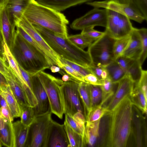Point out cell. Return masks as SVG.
<instances>
[{
	"label": "cell",
	"mask_w": 147,
	"mask_h": 147,
	"mask_svg": "<svg viewBox=\"0 0 147 147\" xmlns=\"http://www.w3.org/2000/svg\"><path fill=\"white\" fill-rule=\"evenodd\" d=\"M133 105L128 96L109 114L108 129L103 146H126L131 134Z\"/></svg>",
	"instance_id": "cell-1"
},
{
	"label": "cell",
	"mask_w": 147,
	"mask_h": 147,
	"mask_svg": "<svg viewBox=\"0 0 147 147\" xmlns=\"http://www.w3.org/2000/svg\"><path fill=\"white\" fill-rule=\"evenodd\" d=\"M23 15L33 25L45 28L61 37L67 38V25L69 22L61 12L40 4L35 0H31Z\"/></svg>",
	"instance_id": "cell-2"
},
{
	"label": "cell",
	"mask_w": 147,
	"mask_h": 147,
	"mask_svg": "<svg viewBox=\"0 0 147 147\" xmlns=\"http://www.w3.org/2000/svg\"><path fill=\"white\" fill-rule=\"evenodd\" d=\"M33 25L51 49L60 57L86 67L89 68L93 65L88 51L78 47L67 38L57 36L40 26Z\"/></svg>",
	"instance_id": "cell-3"
},
{
	"label": "cell",
	"mask_w": 147,
	"mask_h": 147,
	"mask_svg": "<svg viewBox=\"0 0 147 147\" xmlns=\"http://www.w3.org/2000/svg\"><path fill=\"white\" fill-rule=\"evenodd\" d=\"M37 75L47 96L51 113L62 119L64 113L60 86L63 82L43 71Z\"/></svg>",
	"instance_id": "cell-4"
},
{
	"label": "cell",
	"mask_w": 147,
	"mask_h": 147,
	"mask_svg": "<svg viewBox=\"0 0 147 147\" xmlns=\"http://www.w3.org/2000/svg\"><path fill=\"white\" fill-rule=\"evenodd\" d=\"M105 32L102 36L88 47L87 51L94 65L105 67L114 60L113 47L116 40Z\"/></svg>",
	"instance_id": "cell-5"
},
{
	"label": "cell",
	"mask_w": 147,
	"mask_h": 147,
	"mask_svg": "<svg viewBox=\"0 0 147 147\" xmlns=\"http://www.w3.org/2000/svg\"><path fill=\"white\" fill-rule=\"evenodd\" d=\"M51 112L36 117L29 126L25 147H45Z\"/></svg>",
	"instance_id": "cell-6"
},
{
	"label": "cell",
	"mask_w": 147,
	"mask_h": 147,
	"mask_svg": "<svg viewBox=\"0 0 147 147\" xmlns=\"http://www.w3.org/2000/svg\"><path fill=\"white\" fill-rule=\"evenodd\" d=\"M107 26L105 31L117 40L130 35L134 27L125 15L107 9Z\"/></svg>",
	"instance_id": "cell-7"
},
{
	"label": "cell",
	"mask_w": 147,
	"mask_h": 147,
	"mask_svg": "<svg viewBox=\"0 0 147 147\" xmlns=\"http://www.w3.org/2000/svg\"><path fill=\"white\" fill-rule=\"evenodd\" d=\"M79 84L72 81L63 82L60 86L65 114L73 116L79 112L84 115V107L78 90Z\"/></svg>",
	"instance_id": "cell-8"
},
{
	"label": "cell",
	"mask_w": 147,
	"mask_h": 147,
	"mask_svg": "<svg viewBox=\"0 0 147 147\" xmlns=\"http://www.w3.org/2000/svg\"><path fill=\"white\" fill-rule=\"evenodd\" d=\"M107 9H100L94 7L83 16L74 20L70 27L74 30H80L96 26L106 28L107 23Z\"/></svg>",
	"instance_id": "cell-9"
},
{
	"label": "cell",
	"mask_w": 147,
	"mask_h": 147,
	"mask_svg": "<svg viewBox=\"0 0 147 147\" xmlns=\"http://www.w3.org/2000/svg\"><path fill=\"white\" fill-rule=\"evenodd\" d=\"M15 25L21 27L44 49L48 55L52 65H57L62 69L63 64L60 60V57L53 51L37 31L34 26L23 15L15 23Z\"/></svg>",
	"instance_id": "cell-10"
},
{
	"label": "cell",
	"mask_w": 147,
	"mask_h": 147,
	"mask_svg": "<svg viewBox=\"0 0 147 147\" xmlns=\"http://www.w3.org/2000/svg\"><path fill=\"white\" fill-rule=\"evenodd\" d=\"M86 4L94 7L103 8L115 11L125 15L130 20L139 23H141L146 20L144 17L129 5L120 4L113 0L92 1L87 3Z\"/></svg>",
	"instance_id": "cell-11"
},
{
	"label": "cell",
	"mask_w": 147,
	"mask_h": 147,
	"mask_svg": "<svg viewBox=\"0 0 147 147\" xmlns=\"http://www.w3.org/2000/svg\"><path fill=\"white\" fill-rule=\"evenodd\" d=\"M16 25L12 22L5 7L0 8V33L3 41L7 44L11 51L16 44L17 33Z\"/></svg>",
	"instance_id": "cell-12"
},
{
	"label": "cell",
	"mask_w": 147,
	"mask_h": 147,
	"mask_svg": "<svg viewBox=\"0 0 147 147\" xmlns=\"http://www.w3.org/2000/svg\"><path fill=\"white\" fill-rule=\"evenodd\" d=\"M33 91L37 102L33 107L35 117L51 112L50 105L46 92L37 74L32 76Z\"/></svg>",
	"instance_id": "cell-13"
},
{
	"label": "cell",
	"mask_w": 147,
	"mask_h": 147,
	"mask_svg": "<svg viewBox=\"0 0 147 147\" xmlns=\"http://www.w3.org/2000/svg\"><path fill=\"white\" fill-rule=\"evenodd\" d=\"M45 147H70L64 124H60L51 120Z\"/></svg>",
	"instance_id": "cell-14"
},
{
	"label": "cell",
	"mask_w": 147,
	"mask_h": 147,
	"mask_svg": "<svg viewBox=\"0 0 147 147\" xmlns=\"http://www.w3.org/2000/svg\"><path fill=\"white\" fill-rule=\"evenodd\" d=\"M117 84L116 92L111 98L108 105L105 106L107 114L111 113L124 98L130 95L133 90L134 83L126 75Z\"/></svg>",
	"instance_id": "cell-15"
},
{
	"label": "cell",
	"mask_w": 147,
	"mask_h": 147,
	"mask_svg": "<svg viewBox=\"0 0 147 147\" xmlns=\"http://www.w3.org/2000/svg\"><path fill=\"white\" fill-rule=\"evenodd\" d=\"M7 74V76L5 77L8 84L18 103L21 110L26 106H30L22 85L9 66Z\"/></svg>",
	"instance_id": "cell-16"
},
{
	"label": "cell",
	"mask_w": 147,
	"mask_h": 147,
	"mask_svg": "<svg viewBox=\"0 0 147 147\" xmlns=\"http://www.w3.org/2000/svg\"><path fill=\"white\" fill-rule=\"evenodd\" d=\"M3 58L7 61L9 64V67L12 70L17 77L25 92H27L31 89L24 80L19 64L15 57L12 54L9 48L4 41H2Z\"/></svg>",
	"instance_id": "cell-17"
},
{
	"label": "cell",
	"mask_w": 147,
	"mask_h": 147,
	"mask_svg": "<svg viewBox=\"0 0 147 147\" xmlns=\"http://www.w3.org/2000/svg\"><path fill=\"white\" fill-rule=\"evenodd\" d=\"M130 41L121 55L134 60L139 59L142 52L141 38L135 28L130 34Z\"/></svg>",
	"instance_id": "cell-18"
},
{
	"label": "cell",
	"mask_w": 147,
	"mask_h": 147,
	"mask_svg": "<svg viewBox=\"0 0 147 147\" xmlns=\"http://www.w3.org/2000/svg\"><path fill=\"white\" fill-rule=\"evenodd\" d=\"M100 119L92 122H86L83 137L84 147H93L99 140Z\"/></svg>",
	"instance_id": "cell-19"
},
{
	"label": "cell",
	"mask_w": 147,
	"mask_h": 147,
	"mask_svg": "<svg viewBox=\"0 0 147 147\" xmlns=\"http://www.w3.org/2000/svg\"><path fill=\"white\" fill-rule=\"evenodd\" d=\"M42 5L61 12L76 5L92 1L93 0H35Z\"/></svg>",
	"instance_id": "cell-20"
},
{
	"label": "cell",
	"mask_w": 147,
	"mask_h": 147,
	"mask_svg": "<svg viewBox=\"0 0 147 147\" xmlns=\"http://www.w3.org/2000/svg\"><path fill=\"white\" fill-rule=\"evenodd\" d=\"M0 142L2 146L14 147L12 123L0 114Z\"/></svg>",
	"instance_id": "cell-21"
},
{
	"label": "cell",
	"mask_w": 147,
	"mask_h": 147,
	"mask_svg": "<svg viewBox=\"0 0 147 147\" xmlns=\"http://www.w3.org/2000/svg\"><path fill=\"white\" fill-rule=\"evenodd\" d=\"M30 0H9L5 7L11 20L15 24L23 15Z\"/></svg>",
	"instance_id": "cell-22"
},
{
	"label": "cell",
	"mask_w": 147,
	"mask_h": 147,
	"mask_svg": "<svg viewBox=\"0 0 147 147\" xmlns=\"http://www.w3.org/2000/svg\"><path fill=\"white\" fill-rule=\"evenodd\" d=\"M0 93L5 99L13 117H20V107L8 84L0 86Z\"/></svg>",
	"instance_id": "cell-23"
},
{
	"label": "cell",
	"mask_w": 147,
	"mask_h": 147,
	"mask_svg": "<svg viewBox=\"0 0 147 147\" xmlns=\"http://www.w3.org/2000/svg\"><path fill=\"white\" fill-rule=\"evenodd\" d=\"M14 147H25L29 127L23 124L20 121L12 123Z\"/></svg>",
	"instance_id": "cell-24"
},
{
	"label": "cell",
	"mask_w": 147,
	"mask_h": 147,
	"mask_svg": "<svg viewBox=\"0 0 147 147\" xmlns=\"http://www.w3.org/2000/svg\"><path fill=\"white\" fill-rule=\"evenodd\" d=\"M130 98L133 105L139 109L142 113L146 114L147 98L136 83H134Z\"/></svg>",
	"instance_id": "cell-25"
},
{
	"label": "cell",
	"mask_w": 147,
	"mask_h": 147,
	"mask_svg": "<svg viewBox=\"0 0 147 147\" xmlns=\"http://www.w3.org/2000/svg\"><path fill=\"white\" fill-rule=\"evenodd\" d=\"M108 76L112 82L117 84L126 75L125 72L114 60L105 67Z\"/></svg>",
	"instance_id": "cell-26"
},
{
	"label": "cell",
	"mask_w": 147,
	"mask_h": 147,
	"mask_svg": "<svg viewBox=\"0 0 147 147\" xmlns=\"http://www.w3.org/2000/svg\"><path fill=\"white\" fill-rule=\"evenodd\" d=\"M78 90L83 104L85 117L92 109L88 84L81 82L79 84Z\"/></svg>",
	"instance_id": "cell-27"
},
{
	"label": "cell",
	"mask_w": 147,
	"mask_h": 147,
	"mask_svg": "<svg viewBox=\"0 0 147 147\" xmlns=\"http://www.w3.org/2000/svg\"><path fill=\"white\" fill-rule=\"evenodd\" d=\"M142 118L140 114L138 112L134 113L133 109L132 122L134 123V127L131 129V133H133L134 138L137 146H142L143 135L142 133L141 119Z\"/></svg>",
	"instance_id": "cell-28"
},
{
	"label": "cell",
	"mask_w": 147,
	"mask_h": 147,
	"mask_svg": "<svg viewBox=\"0 0 147 147\" xmlns=\"http://www.w3.org/2000/svg\"><path fill=\"white\" fill-rule=\"evenodd\" d=\"M64 125L70 147H84L83 137L74 131L65 121Z\"/></svg>",
	"instance_id": "cell-29"
},
{
	"label": "cell",
	"mask_w": 147,
	"mask_h": 147,
	"mask_svg": "<svg viewBox=\"0 0 147 147\" xmlns=\"http://www.w3.org/2000/svg\"><path fill=\"white\" fill-rule=\"evenodd\" d=\"M142 66L138 59L134 60L126 71V75L134 83H137L141 77L143 70Z\"/></svg>",
	"instance_id": "cell-30"
},
{
	"label": "cell",
	"mask_w": 147,
	"mask_h": 147,
	"mask_svg": "<svg viewBox=\"0 0 147 147\" xmlns=\"http://www.w3.org/2000/svg\"><path fill=\"white\" fill-rule=\"evenodd\" d=\"M108 76L103 80L101 87L102 92V100L100 105H104L105 103L111 98L115 92L114 88L115 85Z\"/></svg>",
	"instance_id": "cell-31"
},
{
	"label": "cell",
	"mask_w": 147,
	"mask_h": 147,
	"mask_svg": "<svg viewBox=\"0 0 147 147\" xmlns=\"http://www.w3.org/2000/svg\"><path fill=\"white\" fill-rule=\"evenodd\" d=\"M88 85L92 109L100 105L102 100V92L100 86Z\"/></svg>",
	"instance_id": "cell-32"
},
{
	"label": "cell",
	"mask_w": 147,
	"mask_h": 147,
	"mask_svg": "<svg viewBox=\"0 0 147 147\" xmlns=\"http://www.w3.org/2000/svg\"><path fill=\"white\" fill-rule=\"evenodd\" d=\"M67 38L75 45L82 50L88 47L93 42L92 40L81 34L68 36Z\"/></svg>",
	"instance_id": "cell-33"
},
{
	"label": "cell",
	"mask_w": 147,
	"mask_h": 147,
	"mask_svg": "<svg viewBox=\"0 0 147 147\" xmlns=\"http://www.w3.org/2000/svg\"><path fill=\"white\" fill-rule=\"evenodd\" d=\"M105 106L99 105L92 108L85 117L86 122H92L100 119L107 114Z\"/></svg>",
	"instance_id": "cell-34"
},
{
	"label": "cell",
	"mask_w": 147,
	"mask_h": 147,
	"mask_svg": "<svg viewBox=\"0 0 147 147\" xmlns=\"http://www.w3.org/2000/svg\"><path fill=\"white\" fill-rule=\"evenodd\" d=\"M130 34L116 40L113 45V52L114 60L121 55L127 45L130 39Z\"/></svg>",
	"instance_id": "cell-35"
},
{
	"label": "cell",
	"mask_w": 147,
	"mask_h": 147,
	"mask_svg": "<svg viewBox=\"0 0 147 147\" xmlns=\"http://www.w3.org/2000/svg\"><path fill=\"white\" fill-rule=\"evenodd\" d=\"M20 121L24 125L29 127L35 119L33 107L26 106L21 110Z\"/></svg>",
	"instance_id": "cell-36"
},
{
	"label": "cell",
	"mask_w": 147,
	"mask_h": 147,
	"mask_svg": "<svg viewBox=\"0 0 147 147\" xmlns=\"http://www.w3.org/2000/svg\"><path fill=\"white\" fill-rule=\"evenodd\" d=\"M65 121L75 131L81 136L83 138L85 125L82 124L73 119L72 116L65 114Z\"/></svg>",
	"instance_id": "cell-37"
},
{
	"label": "cell",
	"mask_w": 147,
	"mask_h": 147,
	"mask_svg": "<svg viewBox=\"0 0 147 147\" xmlns=\"http://www.w3.org/2000/svg\"><path fill=\"white\" fill-rule=\"evenodd\" d=\"M137 29L141 38L142 46V52L138 60L142 65L147 56V29L145 28Z\"/></svg>",
	"instance_id": "cell-38"
},
{
	"label": "cell",
	"mask_w": 147,
	"mask_h": 147,
	"mask_svg": "<svg viewBox=\"0 0 147 147\" xmlns=\"http://www.w3.org/2000/svg\"><path fill=\"white\" fill-rule=\"evenodd\" d=\"M129 5L147 20V0H130Z\"/></svg>",
	"instance_id": "cell-39"
},
{
	"label": "cell",
	"mask_w": 147,
	"mask_h": 147,
	"mask_svg": "<svg viewBox=\"0 0 147 147\" xmlns=\"http://www.w3.org/2000/svg\"><path fill=\"white\" fill-rule=\"evenodd\" d=\"M60 60L63 64L68 65L84 77L89 74H92L89 68L83 67L61 57H60Z\"/></svg>",
	"instance_id": "cell-40"
},
{
	"label": "cell",
	"mask_w": 147,
	"mask_h": 147,
	"mask_svg": "<svg viewBox=\"0 0 147 147\" xmlns=\"http://www.w3.org/2000/svg\"><path fill=\"white\" fill-rule=\"evenodd\" d=\"M94 27H91L84 28L82 30L81 33L92 40L93 42L100 38L105 33V32H100L94 30Z\"/></svg>",
	"instance_id": "cell-41"
},
{
	"label": "cell",
	"mask_w": 147,
	"mask_h": 147,
	"mask_svg": "<svg viewBox=\"0 0 147 147\" xmlns=\"http://www.w3.org/2000/svg\"><path fill=\"white\" fill-rule=\"evenodd\" d=\"M69 75L80 82H84V77L67 65L63 64L62 69Z\"/></svg>",
	"instance_id": "cell-42"
},
{
	"label": "cell",
	"mask_w": 147,
	"mask_h": 147,
	"mask_svg": "<svg viewBox=\"0 0 147 147\" xmlns=\"http://www.w3.org/2000/svg\"><path fill=\"white\" fill-rule=\"evenodd\" d=\"M138 86L144 93L145 97L147 98V71L142 70L141 77L138 82L136 83Z\"/></svg>",
	"instance_id": "cell-43"
},
{
	"label": "cell",
	"mask_w": 147,
	"mask_h": 147,
	"mask_svg": "<svg viewBox=\"0 0 147 147\" xmlns=\"http://www.w3.org/2000/svg\"><path fill=\"white\" fill-rule=\"evenodd\" d=\"M115 60L126 72L128 68L134 60L121 55L117 57Z\"/></svg>",
	"instance_id": "cell-44"
},
{
	"label": "cell",
	"mask_w": 147,
	"mask_h": 147,
	"mask_svg": "<svg viewBox=\"0 0 147 147\" xmlns=\"http://www.w3.org/2000/svg\"><path fill=\"white\" fill-rule=\"evenodd\" d=\"M84 82L90 84L101 86L103 80L98 79L92 74H89L84 77Z\"/></svg>",
	"instance_id": "cell-45"
},
{
	"label": "cell",
	"mask_w": 147,
	"mask_h": 147,
	"mask_svg": "<svg viewBox=\"0 0 147 147\" xmlns=\"http://www.w3.org/2000/svg\"><path fill=\"white\" fill-rule=\"evenodd\" d=\"M19 66L24 80L30 88L33 90L32 83V76L19 64Z\"/></svg>",
	"instance_id": "cell-46"
},
{
	"label": "cell",
	"mask_w": 147,
	"mask_h": 147,
	"mask_svg": "<svg viewBox=\"0 0 147 147\" xmlns=\"http://www.w3.org/2000/svg\"><path fill=\"white\" fill-rule=\"evenodd\" d=\"M105 67L101 65H93L89 67L92 74L96 76L98 79L102 80L101 74Z\"/></svg>",
	"instance_id": "cell-47"
},
{
	"label": "cell",
	"mask_w": 147,
	"mask_h": 147,
	"mask_svg": "<svg viewBox=\"0 0 147 147\" xmlns=\"http://www.w3.org/2000/svg\"><path fill=\"white\" fill-rule=\"evenodd\" d=\"M0 114L4 118L12 122L13 117L8 107H1L0 108Z\"/></svg>",
	"instance_id": "cell-48"
},
{
	"label": "cell",
	"mask_w": 147,
	"mask_h": 147,
	"mask_svg": "<svg viewBox=\"0 0 147 147\" xmlns=\"http://www.w3.org/2000/svg\"><path fill=\"white\" fill-rule=\"evenodd\" d=\"M5 61L3 58L0 56V72L4 76H7V70L8 66L7 65Z\"/></svg>",
	"instance_id": "cell-49"
},
{
	"label": "cell",
	"mask_w": 147,
	"mask_h": 147,
	"mask_svg": "<svg viewBox=\"0 0 147 147\" xmlns=\"http://www.w3.org/2000/svg\"><path fill=\"white\" fill-rule=\"evenodd\" d=\"M73 118L76 121L85 125L86 121L84 115L82 113L78 112L73 116Z\"/></svg>",
	"instance_id": "cell-50"
},
{
	"label": "cell",
	"mask_w": 147,
	"mask_h": 147,
	"mask_svg": "<svg viewBox=\"0 0 147 147\" xmlns=\"http://www.w3.org/2000/svg\"><path fill=\"white\" fill-rule=\"evenodd\" d=\"M7 85L5 78L4 76L0 72V86Z\"/></svg>",
	"instance_id": "cell-51"
},
{
	"label": "cell",
	"mask_w": 147,
	"mask_h": 147,
	"mask_svg": "<svg viewBox=\"0 0 147 147\" xmlns=\"http://www.w3.org/2000/svg\"><path fill=\"white\" fill-rule=\"evenodd\" d=\"M1 107L8 106L5 99L0 93V108Z\"/></svg>",
	"instance_id": "cell-52"
},
{
	"label": "cell",
	"mask_w": 147,
	"mask_h": 147,
	"mask_svg": "<svg viewBox=\"0 0 147 147\" xmlns=\"http://www.w3.org/2000/svg\"><path fill=\"white\" fill-rule=\"evenodd\" d=\"M50 69L51 70V71L53 73L59 72L60 70V68L58 66L53 65L51 66Z\"/></svg>",
	"instance_id": "cell-53"
},
{
	"label": "cell",
	"mask_w": 147,
	"mask_h": 147,
	"mask_svg": "<svg viewBox=\"0 0 147 147\" xmlns=\"http://www.w3.org/2000/svg\"><path fill=\"white\" fill-rule=\"evenodd\" d=\"M108 77V74L107 71L105 68L103 70L101 74V78L102 80Z\"/></svg>",
	"instance_id": "cell-54"
},
{
	"label": "cell",
	"mask_w": 147,
	"mask_h": 147,
	"mask_svg": "<svg viewBox=\"0 0 147 147\" xmlns=\"http://www.w3.org/2000/svg\"><path fill=\"white\" fill-rule=\"evenodd\" d=\"M118 3L125 5H129L130 0H113Z\"/></svg>",
	"instance_id": "cell-55"
},
{
	"label": "cell",
	"mask_w": 147,
	"mask_h": 147,
	"mask_svg": "<svg viewBox=\"0 0 147 147\" xmlns=\"http://www.w3.org/2000/svg\"><path fill=\"white\" fill-rule=\"evenodd\" d=\"M9 0H0V8L5 7Z\"/></svg>",
	"instance_id": "cell-56"
},
{
	"label": "cell",
	"mask_w": 147,
	"mask_h": 147,
	"mask_svg": "<svg viewBox=\"0 0 147 147\" xmlns=\"http://www.w3.org/2000/svg\"><path fill=\"white\" fill-rule=\"evenodd\" d=\"M2 146V144L0 142V147H1Z\"/></svg>",
	"instance_id": "cell-57"
}]
</instances>
